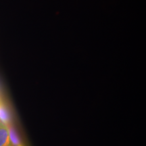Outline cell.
<instances>
[{"label":"cell","mask_w":146,"mask_h":146,"mask_svg":"<svg viewBox=\"0 0 146 146\" xmlns=\"http://www.w3.org/2000/svg\"><path fill=\"white\" fill-rule=\"evenodd\" d=\"M0 146H12L10 139L9 125L0 121Z\"/></svg>","instance_id":"1"},{"label":"cell","mask_w":146,"mask_h":146,"mask_svg":"<svg viewBox=\"0 0 146 146\" xmlns=\"http://www.w3.org/2000/svg\"><path fill=\"white\" fill-rule=\"evenodd\" d=\"M9 131H10V139L12 146H17L21 145V141L18 139V137L16 134L14 128L10 125H9Z\"/></svg>","instance_id":"3"},{"label":"cell","mask_w":146,"mask_h":146,"mask_svg":"<svg viewBox=\"0 0 146 146\" xmlns=\"http://www.w3.org/2000/svg\"><path fill=\"white\" fill-rule=\"evenodd\" d=\"M10 116H9L8 110L5 108L4 105L3 104L1 100H0V121L9 125H10Z\"/></svg>","instance_id":"2"},{"label":"cell","mask_w":146,"mask_h":146,"mask_svg":"<svg viewBox=\"0 0 146 146\" xmlns=\"http://www.w3.org/2000/svg\"><path fill=\"white\" fill-rule=\"evenodd\" d=\"M17 146H23V145H22L21 144V145H17Z\"/></svg>","instance_id":"4"}]
</instances>
